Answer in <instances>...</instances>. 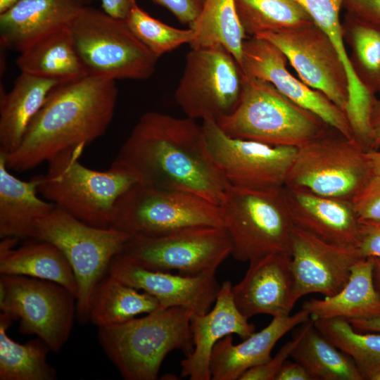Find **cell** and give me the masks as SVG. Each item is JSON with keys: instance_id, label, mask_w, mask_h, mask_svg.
<instances>
[{"instance_id": "cell-19", "label": "cell", "mask_w": 380, "mask_h": 380, "mask_svg": "<svg viewBox=\"0 0 380 380\" xmlns=\"http://www.w3.org/2000/svg\"><path fill=\"white\" fill-rule=\"evenodd\" d=\"M283 193L295 227L331 245L355 250L360 220L351 201L286 186Z\"/></svg>"}, {"instance_id": "cell-40", "label": "cell", "mask_w": 380, "mask_h": 380, "mask_svg": "<svg viewBox=\"0 0 380 380\" xmlns=\"http://www.w3.org/2000/svg\"><path fill=\"white\" fill-rule=\"evenodd\" d=\"M355 250L360 258H380V223L360 220Z\"/></svg>"}, {"instance_id": "cell-33", "label": "cell", "mask_w": 380, "mask_h": 380, "mask_svg": "<svg viewBox=\"0 0 380 380\" xmlns=\"http://www.w3.org/2000/svg\"><path fill=\"white\" fill-rule=\"evenodd\" d=\"M13 320L0 315V380H53L55 369L47 362L48 346L39 338L20 344L6 334Z\"/></svg>"}, {"instance_id": "cell-11", "label": "cell", "mask_w": 380, "mask_h": 380, "mask_svg": "<svg viewBox=\"0 0 380 380\" xmlns=\"http://www.w3.org/2000/svg\"><path fill=\"white\" fill-rule=\"evenodd\" d=\"M244 74L223 46L191 48L175 99L186 117L217 122L236 108Z\"/></svg>"}, {"instance_id": "cell-31", "label": "cell", "mask_w": 380, "mask_h": 380, "mask_svg": "<svg viewBox=\"0 0 380 380\" xmlns=\"http://www.w3.org/2000/svg\"><path fill=\"white\" fill-rule=\"evenodd\" d=\"M291 357L301 365L312 380H363L352 358L326 338L310 319Z\"/></svg>"}, {"instance_id": "cell-27", "label": "cell", "mask_w": 380, "mask_h": 380, "mask_svg": "<svg viewBox=\"0 0 380 380\" xmlns=\"http://www.w3.org/2000/svg\"><path fill=\"white\" fill-rule=\"evenodd\" d=\"M373 258H361L352 267L345 286L324 299L308 300L302 305L312 319H368L380 315V296L372 277Z\"/></svg>"}, {"instance_id": "cell-26", "label": "cell", "mask_w": 380, "mask_h": 380, "mask_svg": "<svg viewBox=\"0 0 380 380\" xmlns=\"http://www.w3.org/2000/svg\"><path fill=\"white\" fill-rule=\"evenodd\" d=\"M17 237H6L0 243V274L21 275L51 281L77 296V286L72 267L53 243L35 239L15 248Z\"/></svg>"}, {"instance_id": "cell-35", "label": "cell", "mask_w": 380, "mask_h": 380, "mask_svg": "<svg viewBox=\"0 0 380 380\" xmlns=\"http://www.w3.org/2000/svg\"><path fill=\"white\" fill-rule=\"evenodd\" d=\"M313 320L326 338L352 358L363 379L380 373V333L356 331L343 318Z\"/></svg>"}, {"instance_id": "cell-28", "label": "cell", "mask_w": 380, "mask_h": 380, "mask_svg": "<svg viewBox=\"0 0 380 380\" xmlns=\"http://www.w3.org/2000/svg\"><path fill=\"white\" fill-rule=\"evenodd\" d=\"M15 63L20 72L60 84L88 75L68 27L37 41L20 52Z\"/></svg>"}, {"instance_id": "cell-45", "label": "cell", "mask_w": 380, "mask_h": 380, "mask_svg": "<svg viewBox=\"0 0 380 380\" xmlns=\"http://www.w3.org/2000/svg\"><path fill=\"white\" fill-rule=\"evenodd\" d=\"M275 380H312V379L299 363L286 361Z\"/></svg>"}, {"instance_id": "cell-25", "label": "cell", "mask_w": 380, "mask_h": 380, "mask_svg": "<svg viewBox=\"0 0 380 380\" xmlns=\"http://www.w3.org/2000/svg\"><path fill=\"white\" fill-rule=\"evenodd\" d=\"M58 82L20 72L8 92L1 89L0 154L16 150L50 91Z\"/></svg>"}, {"instance_id": "cell-49", "label": "cell", "mask_w": 380, "mask_h": 380, "mask_svg": "<svg viewBox=\"0 0 380 380\" xmlns=\"http://www.w3.org/2000/svg\"><path fill=\"white\" fill-rule=\"evenodd\" d=\"M20 0H0V13L6 11Z\"/></svg>"}, {"instance_id": "cell-10", "label": "cell", "mask_w": 380, "mask_h": 380, "mask_svg": "<svg viewBox=\"0 0 380 380\" xmlns=\"http://www.w3.org/2000/svg\"><path fill=\"white\" fill-rule=\"evenodd\" d=\"M199 226L224 227L220 206L191 193L137 183L118 200L110 227L152 237Z\"/></svg>"}, {"instance_id": "cell-52", "label": "cell", "mask_w": 380, "mask_h": 380, "mask_svg": "<svg viewBox=\"0 0 380 380\" xmlns=\"http://www.w3.org/2000/svg\"><path fill=\"white\" fill-rule=\"evenodd\" d=\"M379 94H380V92H379Z\"/></svg>"}, {"instance_id": "cell-5", "label": "cell", "mask_w": 380, "mask_h": 380, "mask_svg": "<svg viewBox=\"0 0 380 380\" xmlns=\"http://www.w3.org/2000/svg\"><path fill=\"white\" fill-rule=\"evenodd\" d=\"M217 123L232 137L297 148L333 129L271 83L246 75L236 108Z\"/></svg>"}, {"instance_id": "cell-12", "label": "cell", "mask_w": 380, "mask_h": 380, "mask_svg": "<svg viewBox=\"0 0 380 380\" xmlns=\"http://www.w3.org/2000/svg\"><path fill=\"white\" fill-rule=\"evenodd\" d=\"M0 309L19 331L41 338L51 351L58 352L68 339L75 315L76 296L61 284L21 275L0 277Z\"/></svg>"}, {"instance_id": "cell-13", "label": "cell", "mask_w": 380, "mask_h": 380, "mask_svg": "<svg viewBox=\"0 0 380 380\" xmlns=\"http://www.w3.org/2000/svg\"><path fill=\"white\" fill-rule=\"evenodd\" d=\"M232 251L224 227L199 226L159 236H130L120 253L148 269L198 276L215 273Z\"/></svg>"}, {"instance_id": "cell-51", "label": "cell", "mask_w": 380, "mask_h": 380, "mask_svg": "<svg viewBox=\"0 0 380 380\" xmlns=\"http://www.w3.org/2000/svg\"><path fill=\"white\" fill-rule=\"evenodd\" d=\"M372 380H380V373H379L378 374H376L373 379Z\"/></svg>"}, {"instance_id": "cell-36", "label": "cell", "mask_w": 380, "mask_h": 380, "mask_svg": "<svg viewBox=\"0 0 380 380\" xmlns=\"http://www.w3.org/2000/svg\"><path fill=\"white\" fill-rule=\"evenodd\" d=\"M234 3L247 37L313 22L296 0H234Z\"/></svg>"}, {"instance_id": "cell-43", "label": "cell", "mask_w": 380, "mask_h": 380, "mask_svg": "<svg viewBox=\"0 0 380 380\" xmlns=\"http://www.w3.org/2000/svg\"><path fill=\"white\" fill-rule=\"evenodd\" d=\"M369 150H378L380 147V99L374 96L372 100L369 115Z\"/></svg>"}, {"instance_id": "cell-18", "label": "cell", "mask_w": 380, "mask_h": 380, "mask_svg": "<svg viewBox=\"0 0 380 380\" xmlns=\"http://www.w3.org/2000/svg\"><path fill=\"white\" fill-rule=\"evenodd\" d=\"M107 273L153 296L162 308L179 307L196 314L210 310L220 288L215 273L198 276L173 274L146 268L121 253L112 259Z\"/></svg>"}, {"instance_id": "cell-41", "label": "cell", "mask_w": 380, "mask_h": 380, "mask_svg": "<svg viewBox=\"0 0 380 380\" xmlns=\"http://www.w3.org/2000/svg\"><path fill=\"white\" fill-rule=\"evenodd\" d=\"M170 11L176 18L189 27L200 14L205 0H151Z\"/></svg>"}, {"instance_id": "cell-15", "label": "cell", "mask_w": 380, "mask_h": 380, "mask_svg": "<svg viewBox=\"0 0 380 380\" xmlns=\"http://www.w3.org/2000/svg\"><path fill=\"white\" fill-rule=\"evenodd\" d=\"M255 37L277 46L305 84L346 112L349 98L346 68L331 39L314 21Z\"/></svg>"}, {"instance_id": "cell-17", "label": "cell", "mask_w": 380, "mask_h": 380, "mask_svg": "<svg viewBox=\"0 0 380 380\" xmlns=\"http://www.w3.org/2000/svg\"><path fill=\"white\" fill-rule=\"evenodd\" d=\"M360 259L355 249L331 245L294 227L291 242L294 302L310 293L324 297L336 294Z\"/></svg>"}, {"instance_id": "cell-29", "label": "cell", "mask_w": 380, "mask_h": 380, "mask_svg": "<svg viewBox=\"0 0 380 380\" xmlns=\"http://www.w3.org/2000/svg\"><path fill=\"white\" fill-rule=\"evenodd\" d=\"M140 291L107 273L91 293L89 321L98 327H108L162 308L155 297Z\"/></svg>"}, {"instance_id": "cell-16", "label": "cell", "mask_w": 380, "mask_h": 380, "mask_svg": "<svg viewBox=\"0 0 380 380\" xmlns=\"http://www.w3.org/2000/svg\"><path fill=\"white\" fill-rule=\"evenodd\" d=\"M284 53L270 42L247 37L243 44L241 68L244 75L271 83L284 96L311 111L343 136L353 139L346 112L323 93L298 80L286 68Z\"/></svg>"}, {"instance_id": "cell-37", "label": "cell", "mask_w": 380, "mask_h": 380, "mask_svg": "<svg viewBox=\"0 0 380 380\" xmlns=\"http://www.w3.org/2000/svg\"><path fill=\"white\" fill-rule=\"evenodd\" d=\"M139 40L158 58L182 44H190L194 32L191 28L179 29L150 15L137 4L125 19Z\"/></svg>"}, {"instance_id": "cell-20", "label": "cell", "mask_w": 380, "mask_h": 380, "mask_svg": "<svg viewBox=\"0 0 380 380\" xmlns=\"http://www.w3.org/2000/svg\"><path fill=\"white\" fill-rule=\"evenodd\" d=\"M232 290L236 307L248 319L260 314L290 315L296 304L291 255L274 253L249 262L244 277Z\"/></svg>"}, {"instance_id": "cell-1", "label": "cell", "mask_w": 380, "mask_h": 380, "mask_svg": "<svg viewBox=\"0 0 380 380\" xmlns=\"http://www.w3.org/2000/svg\"><path fill=\"white\" fill-rule=\"evenodd\" d=\"M112 164L140 184L191 193L217 205L228 184L206 150L202 125L187 117L144 113Z\"/></svg>"}, {"instance_id": "cell-6", "label": "cell", "mask_w": 380, "mask_h": 380, "mask_svg": "<svg viewBox=\"0 0 380 380\" xmlns=\"http://www.w3.org/2000/svg\"><path fill=\"white\" fill-rule=\"evenodd\" d=\"M219 206L235 260L251 262L274 253L291 255L294 225L283 188L254 190L227 184Z\"/></svg>"}, {"instance_id": "cell-22", "label": "cell", "mask_w": 380, "mask_h": 380, "mask_svg": "<svg viewBox=\"0 0 380 380\" xmlns=\"http://www.w3.org/2000/svg\"><path fill=\"white\" fill-rule=\"evenodd\" d=\"M84 6L81 0H20L0 13L1 46L20 53L68 27Z\"/></svg>"}, {"instance_id": "cell-46", "label": "cell", "mask_w": 380, "mask_h": 380, "mask_svg": "<svg viewBox=\"0 0 380 380\" xmlns=\"http://www.w3.org/2000/svg\"><path fill=\"white\" fill-rule=\"evenodd\" d=\"M348 321L356 331L380 333V315L368 319H356Z\"/></svg>"}, {"instance_id": "cell-48", "label": "cell", "mask_w": 380, "mask_h": 380, "mask_svg": "<svg viewBox=\"0 0 380 380\" xmlns=\"http://www.w3.org/2000/svg\"><path fill=\"white\" fill-rule=\"evenodd\" d=\"M372 277L375 289L380 296V258H373Z\"/></svg>"}, {"instance_id": "cell-7", "label": "cell", "mask_w": 380, "mask_h": 380, "mask_svg": "<svg viewBox=\"0 0 380 380\" xmlns=\"http://www.w3.org/2000/svg\"><path fill=\"white\" fill-rule=\"evenodd\" d=\"M68 28L88 75L115 81L142 80L154 72L158 58L134 34L125 19L84 6Z\"/></svg>"}, {"instance_id": "cell-21", "label": "cell", "mask_w": 380, "mask_h": 380, "mask_svg": "<svg viewBox=\"0 0 380 380\" xmlns=\"http://www.w3.org/2000/svg\"><path fill=\"white\" fill-rule=\"evenodd\" d=\"M232 288L230 281H224L213 308L204 314L191 315L194 348L181 361V376L190 380L211 379L210 360L215 344L229 334H235L244 339L255 332L254 325L236 307Z\"/></svg>"}, {"instance_id": "cell-47", "label": "cell", "mask_w": 380, "mask_h": 380, "mask_svg": "<svg viewBox=\"0 0 380 380\" xmlns=\"http://www.w3.org/2000/svg\"><path fill=\"white\" fill-rule=\"evenodd\" d=\"M374 176L380 177V151L370 150L365 152Z\"/></svg>"}, {"instance_id": "cell-23", "label": "cell", "mask_w": 380, "mask_h": 380, "mask_svg": "<svg viewBox=\"0 0 380 380\" xmlns=\"http://www.w3.org/2000/svg\"><path fill=\"white\" fill-rule=\"evenodd\" d=\"M310 319V313L301 309L292 315L273 317L264 329L253 332L238 344H234L232 334L224 336L215 344L211 353V379L239 380L249 369L269 361L277 341Z\"/></svg>"}, {"instance_id": "cell-34", "label": "cell", "mask_w": 380, "mask_h": 380, "mask_svg": "<svg viewBox=\"0 0 380 380\" xmlns=\"http://www.w3.org/2000/svg\"><path fill=\"white\" fill-rule=\"evenodd\" d=\"M349 61L360 85L370 95L380 92V27L346 13L341 22Z\"/></svg>"}, {"instance_id": "cell-9", "label": "cell", "mask_w": 380, "mask_h": 380, "mask_svg": "<svg viewBox=\"0 0 380 380\" xmlns=\"http://www.w3.org/2000/svg\"><path fill=\"white\" fill-rule=\"evenodd\" d=\"M365 152L331 129L297 149L284 186L352 201L373 177Z\"/></svg>"}, {"instance_id": "cell-38", "label": "cell", "mask_w": 380, "mask_h": 380, "mask_svg": "<svg viewBox=\"0 0 380 380\" xmlns=\"http://www.w3.org/2000/svg\"><path fill=\"white\" fill-rule=\"evenodd\" d=\"M352 203L359 220L380 223V177L373 175Z\"/></svg>"}, {"instance_id": "cell-42", "label": "cell", "mask_w": 380, "mask_h": 380, "mask_svg": "<svg viewBox=\"0 0 380 380\" xmlns=\"http://www.w3.org/2000/svg\"><path fill=\"white\" fill-rule=\"evenodd\" d=\"M347 13L380 27V0H343Z\"/></svg>"}, {"instance_id": "cell-3", "label": "cell", "mask_w": 380, "mask_h": 380, "mask_svg": "<svg viewBox=\"0 0 380 380\" xmlns=\"http://www.w3.org/2000/svg\"><path fill=\"white\" fill-rule=\"evenodd\" d=\"M194 312L179 307L160 308L144 317L99 327L106 355L126 380H156L171 351L186 355L193 350L190 319Z\"/></svg>"}, {"instance_id": "cell-8", "label": "cell", "mask_w": 380, "mask_h": 380, "mask_svg": "<svg viewBox=\"0 0 380 380\" xmlns=\"http://www.w3.org/2000/svg\"><path fill=\"white\" fill-rule=\"evenodd\" d=\"M129 237L113 227L88 224L56 206L37 223L34 239L55 245L72 267L77 286V317L81 322L89 321L91 293Z\"/></svg>"}, {"instance_id": "cell-14", "label": "cell", "mask_w": 380, "mask_h": 380, "mask_svg": "<svg viewBox=\"0 0 380 380\" xmlns=\"http://www.w3.org/2000/svg\"><path fill=\"white\" fill-rule=\"evenodd\" d=\"M202 127L206 150L228 184L254 190L284 186L297 148L232 137L213 121Z\"/></svg>"}, {"instance_id": "cell-30", "label": "cell", "mask_w": 380, "mask_h": 380, "mask_svg": "<svg viewBox=\"0 0 380 380\" xmlns=\"http://www.w3.org/2000/svg\"><path fill=\"white\" fill-rule=\"evenodd\" d=\"M308 13L315 23L329 37L337 50L348 79L349 98L346 113L354 125L364 123L369 115L370 95L360 85L352 70L343 38L340 11L343 0H296Z\"/></svg>"}, {"instance_id": "cell-44", "label": "cell", "mask_w": 380, "mask_h": 380, "mask_svg": "<svg viewBox=\"0 0 380 380\" xmlns=\"http://www.w3.org/2000/svg\"><path fill=\"white\" fill-rule=\"evenodd\" d=\"M102 10L108 15L125 19L137 0H100Z\"/></svg>"}, {"instance_id": "cell-2", "label": "cell", "mask_w": 380, "mask_h": 380, "mask_svg": "<svg viewBox=\"0 0 380 380\" xmlns=\"http://www.w3.org/2000/svg\"><path fill=\"white\" fill-rule=\"evenodd\" d=\"M118 94L115 80L92 75L56 85L18 147L6 157L8 169H33L63 151L87 146L103 136L113 120Z\"/></svg>"}, {"instance_id": "cell-24", "label": "cell", "mask_w": 380, "mask_h": 380, "mask_svg": "<svg viewBox=\"0 0 380 380\" xmlns=\"http://www.w3.org/2000/svg\"><path fill=\"white\" fill-rule=\"evenodd\" d=\"M8 170L0 154V237L34 239L37 223L56 205L39 197L40 175L23 181Z\"/></svg>"}, {"instance_id": "cell-39", "label": "cell", "mask_w": 380, "mask_h": 380, "mask_svg": "<svg viewBox=\"0 0 380 380\" xmlns=\"http://www.w3.org/2000/svg\"><path fill=\"white\" fill-rule=\"evenodd\" d=\"M303 331V325L293 338L286 343L274 357L267 362L247 370L239 380H275V378L299 341Z\"/></svg>"}, {"instance_id": "cell-50", "label": "cell", "mask_w": 380, "mask_h": 380, "mask_svg": "<svg viewBox=\"0 0 380 380\" xmlns=\"http://www.w3.org/2000/svg\"><path fill=\"white\" fill-rule=\"evenodd\" d=\"M81 1L85 6H89L91 4H92L96 0H81Z\"/></svg>"}, {"instance_id": "cell-32", "label": "cell", "mask_w": 380, "mask_h": 380, "mask_svg": "<svg viewBox=\"0 0 380 380\" xmlns=\"http://www.w3.org/2000/svg\"><path fill=\"white\" fill-rule=\"evenodd\" d=\"M194 30L191 48L222 45L241 65L243 32L234 0H205L198 18L189 27Z\"/></svg>"}, {"instance_id": "cell-4", "label": "cell", "mask_w": 380, "mask_h": 380, "mask_svg": "<svg viewBox=\"0 0 380 380\" xmlns=\"http://www.w3.org/2000/svg\"><path fill=\"white\" fill-rule=\"evenodd\" d=\"M86 147L79 145L49 160L40 175L39 193L56 207L94 227H110L118 200L139 183L129 172L111 164L106 171L91 170L80 162Z\"/></svg>"}]
</instances>
